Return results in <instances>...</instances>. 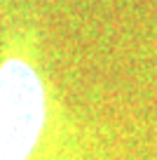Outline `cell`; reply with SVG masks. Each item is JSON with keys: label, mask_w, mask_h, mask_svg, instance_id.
Wrapping results in <instances>:
<instances>
[{"label": "cell", "mask_w": 157, "mask_h": 160, "mask_svg": "<svg viewBox=\"0 0 157 160\" xmlns=\"http://www.w3.org/2000/svg\"><path fill=\"white\" fill-rule=\"evenodd\" d=\"M45 122V92L26 61L0 66V160H26Z\"/></svg>", "instance_id": "1"}]
</instances>
